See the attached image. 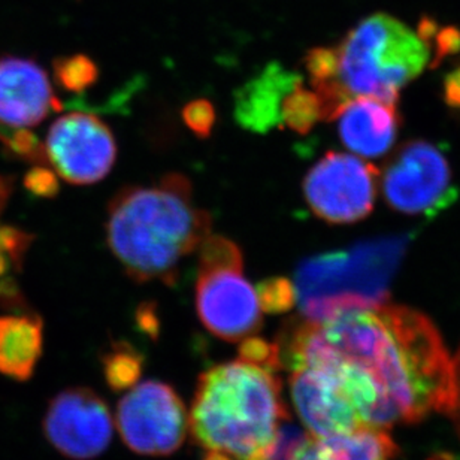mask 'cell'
Returning a JSON list of instances; mask_svg holds the SVG:
<instances>
[{"label": "cell", "instance_id": "obj_3", "mask_svg": "<svg viewBox=\"0 0 460 460\" xmlns=\"http://www.w3.org/2000/svg\"><path fill=\"white\" fill-rule=\"evenodd\" d=\"M288 419L277 371L236 358L199 376L189 429L207 452L268 460Z\"/></svg>", "mask_w": 460, "mask_h": 460}, {"label": "cell", "instance_id": "obj_19", "mask_svg": "<svg viewBox=\"0 0 460 460\" xmlns=\"http://www.w3.org/2000/svg\"><path fill=\"white\" fill-rule=\"evenodd\" d=\"M322 119L320 101L314 90L297 84L281 103V123L296 133H308Z\"/></svg>", "mask_w": 460, "mask_h": 460}, {"label": "cell", "instance_id": "obj_23", "mask_svg": "<svg viewBox=\"0 0 460 460\" xmlns=\"http://www.w3.org/2000/svg\"><path fill=\"white\" fill-rule=\"evenodd\" d=\"M239 358L256 363L272 371L281 369L279 344H270L259 337H248L243 340L239 347Z\"/></svg>", "mask_w": 460, "mask_h": 460}, {"label": "cell", "instance_id": "obj_14", "mask_svg": "<svg viewBox=\"0 0 460 460\" xmlns=\"http://www.w3.org/2000/svg\"><path fill=\"white\" fill-rule=\"evenodd\" d=\"M335 119L344 146L367 159L389 153L401 123L396 105L374 98L351 99Z\"/></svg>", "mask_w": 460, "mask_h": 460}, {"label": "cell", "instance_id": "obj_22", "mask_svg": "<svg viewBox=\"0 0 460 460\" xmlns=\"http://www.w3.org/2000/svg\"><path fill=\"white\" fill-rule=\"evenodd\" d=\"M419 36L423 42H428L430 38L435 40V56L430 66H437L444 58L450 54L457 53L460 49V31L456 27H444L439 29L432 20L425 18L419 27Z\"/></svg>", "mask_w": 460, "mask_h": 460}, {"label": "cell", "instance_id": "obj_21", "mask_svg": "<svg viewBox=\"0 0 460 460\" xmlns=\"http://www.w3.org/2000/svg\"><path fill=\"white\" fill-rule=\"evenodd\" d=\"M261 311L268 314H281L292 310L296 301V288L284 277H272L261 281L256 288Z\"/></svg>", "mask_w": 460, "mask_h": 460}, {"label": "cell", "instance_id": "obj_20", "mask_svg": "<svg viewBox=\"0 0 460 460\" xmlns=\"http://www.w3.org/2000/svg\"><path fill=\"white\" fill-rule=\"evenodd\" d=\"M54 75L58 84L72 93H81L98 81V65L84 54L58 58L54 62Z\"/></svg>", "mask_w": 460, "mask_h": 460}, {"label": "cell", "instance_id": "obj_18", "mask_svg": "<svg viewBox=\"0 0 460 460\" xmlns=\"http://www.w3.org/2000/svg\"><path fill=\"white\" fill-rule=\"evenodd\" d=\"M103 376L114 392L137 385L144 367V358L128 342H117L103 356Z\"/></svg>", "mask_w": 460, "mask_h": 460}, {"label": "cell", "instance_id": "obj_29", "mask_svg": "<svg viewBox=\"0 0 460 460\" xmlns=\"http://www.w3.org/2000/svg\"><path fill=\"white\" fill-rule=\"evenodd\" d=\"M204 460H234L232 457L227 456V455H223V453L218 452H208L205 455Z\"/></svg>", "mask_w": 460, "mask_h": 460}, {"label": "cell", "instance_id": "obj_2", "mask_svg": "<svg viewBox=\"0 0 460 460\" xmlns=\"http://www.w3.org/2000/svg\"><path fill=\"white\" fill-rule=\"evenodd\" d=\"M209 234L211 217L195 204L182 173H168L153 186L124 187L108 207V245L137 283H175L181 261Z\"/></svg>", "mask_w": 460, "mask_h": 460}, {"label": "cell", "instance_id": "obj_1", "mask_svg": "<svg viewBox=\"0 0 460 460\" xmlns=\"http://www.w3.org/2000/svg\"><path fill=\"white\" fill-rule=\"evenodd\" d=\"M281 367L328 372L367 428L389 429L452 410L455 358L429 317L408 306L349 308L288 324Z\"/></svg>", "mask_w": 460, "mask_h": 460}, {"label": "cell", "instance_id": "obj_24", "mask_svg": "<svg viewBox=\"0 0 460 460\" xmlns=\"http://www.w3.org/2000/svg\"><path fill=\"white\" fill-rule=\"evenodd\" d=\"M182 119L196 137H208L216 124V108L207 99H196L182 110Z\"/></svg>", "mask_w": 460, "mask_h": 460}, {"label": "cell", "instance_id": "obj_9", "mask_svg": "<svg viewBox=\"0 0 460 460\" xmlns=\"http://www.w3.org/2000/svg\"><path fill=\"white\" fill-rule=\"evenodd\" d=\"M47 164L75 186L107 177L117 157L111 128L96 115L69 112L54 121L44 144Z\"/></svg>", "mask_w": 460, "mask_h": 460}, {"label": "cell", "instance_id": "obj_10", "mask_svg": "<svg viewBox=\"0 0 460 460\" xmlns=\"http://www.w3.org/2000/svg\"><path fill=\"white\" fill-rule=\"evenodd\" d=\"M243 265H199L196 311L214 337L243 341L263 323L256 288L243 274Z\"/></svg>", "mask_w": 460, "mask_h": 460}, {"label": "cell", "instance_id": "obj_13", "mask_svg": "<svg viewBox=\"0 0 460 460\" xmlns=\"http://www.w3.org/2000/svg\"><path fill=\"white\" fill-rule=\"evenodd\" d=\"M290 371L293 405L310 435L332 437L367 428L328 372L313 365Z\"/></svg>", "mask_w": 460, "mask_h": 460}, {"label": "cell", "instance_id": "obj_15", "mask_svg": "<svg viewBox=\"0 0 460 460\" xmlns=\"http://www.w3.org/2000/svg\"><path fill=\"white\" fill-rule=\"evenodd\" d=\"M302 78L270 65L261 76L250 81L236 98V119L254 132H268L281 123V103L286 94L301 84Z\"/></svg>", "mask_w": 460, "mask_h": 460}, {"label": "cell", "instance_id": "obj_16", "mask_svg": "<svg viewBox=\"0 0 460 460\" xmlns=\"http://www.w3.org/2000/svg\"><path fill=\"white\" fill-rule=\"evenodd\" d=\"M44 349V322L35 313L0 317V376L31 380Z\"/></svg>", "mask_w": 460, "mask_h": 460}, {"label": "cell", "instance_id": "obj_28", "mask_svg": "<svg viewBox=\"0 0 460 460\" xmlns=\"http://www.w3.org/2000/svg\"><path fill=\"white\" fill-rule=\"evenodd\" d=\"M13 191V182L9 178L0 175V216L4 213V207L8 204L9 196Z\"/></svg>", "mask_w": 460, "mask_h": 460}, {"label": "cell", "instance_id": "obj_5", "mask_svg": "<svg viewBox=\"0 0 460 460\" xmlns=\"http://www.w3.org/2000/svg\"><path fill=\"white\" fill-rule=\"evenodd\" d=\"M405 243V239H385L305 261L297 270L296 288L304 317L320 320L338 311L385 304Z\"/></svg>", "mask_w": 460, "mask_h": 460}, {"label": "cell", "instance_id": "obj_17", "mask_svg": "<svg viewBox=\"0 0 460 460\" xmlns=\"http://www.w3.org/2000/svg\"><path fill=\"white\" fill-rule=\"evenodd\" d=\"M394 453L387 430L360 428L332 437L305 435L290 460H392Z\"/></svg>", "mask_w": 460, "mask_h": 460}, {"label": "cell", "instance_id": "obj_12", "mask_svg": "<svg viewBox=\"0 0 460 460\" xmlns=\"http://www.w3.org/2000/svg\"><path fill=\"white\" fill-rule=\"evenodd\" d=\"M49 75L29 58H0V141L9 146L17 132L62 111Z\"/></svg>", "mask_w": 460, "mask_h": 460}, {"label": "cell", "instance_id": "obj_27", "mask_svg": "<svg viewBox=\"0 0 460 460\" xmlns=\"http://www.w3.org/2000/svg\"><path fill=\"white\" fill-rule=\"evenodd\" d=\"M455 369H456V399H455V403H453L448 416L452 417L453 421H455L457 434L460 437V349H457L456 358H455Z\"/></svg>", "mask_w": 460, "mask_h": 460}, {"label": "cell", "instance_id": "obj_26", "mask_svg": "<svg viewBox=\"0 0 460 460\" xmlns=\"http://www.w3.org/2000/svg\"><path fill=\"white\" fill-rule=\"evenodd\" d=\"M444 101L448 107L460 110V66L450 72L444 80Z\"/></svg>", "mask_w": 460, "mask_h": 460}, {"label": "cell", "instance_id": "obj_4", "mask_svg": "<svg viewBox=\"0 0 460 460\" xmlns=\"http://www.w3.org/2000/svg\"><path fill=\"white\" fill-rule=\"evenodd\" d=\"M335 49V76L314 92L322 121H332L354 98H374L396 105L403 85L429 63L428 45L403 22L387 13L365 18Z\"/></svg>", "mask_w": 460, "mask_h": 460}, {"label": "cell", "instance_id": "obj_25", "mask_svg": "<svg viewBox=\"0 0 460 460\" xmlns=\"http://www.w3.org/2000/svg\"><path fill=\"white\" fill-rule=\"evenodd\" d=\"M27 190L40 198H53L60 190L58 173L53 169L47 168L44 164H38L36 168L31 169L24 178Z\"/></svg>", "mask_w": 460, "mask_h": 460}, {"label": "cell", "instance_id": "obj_8", "mask_svg": "<svg viewBox=\"0 0 460 460\" xmlns=\"http://www.w3.org/2000/svg\"><path fill=\"white\" fill-rule=\"evenodd\" d=\"M378 171L372 164L331 151L304 178V196L324 222L349 225L367 217L376 204Z\"/></svg>", "mask_w": 460, "mask_h": 460}, {"label": "cell", "instance_id": "obj_11", "mask_svg": "<svg viewBox=\"0 0 460 460\" xmlns=\"http://www.w3.org/2000/svg\"><path fill=\"white\" fill-rule=\"evenodd\" d=\"M42 428L49 444L74 460L101 456L111 443L114 429L107 403L87 387H71L56 394Z\"/></svg>", "mask_w": 460, "mask_h": 460}, {"label": "cell", "instance_id": "obj_7", "mask_svg": "<svg viewBox=\"0 0 460 460\" xmlns=\"http://www.w3.org/2000/svg\"><path fill=\"white\" fill-rule=\"evenodd\" d=\"M381 187L390 208L408 216L434 217L457 199L446 155L426 141L408 142L394 155Z\"/></svg>", "mask_w": 460, "mask_h": 460}, {"label": "cell", "instance_id": "obj_6", "mask_svg": "<svg viewBox=\"0 0 460 460\" xmlns=\"http://www.w3.org/2000/svg\"><path fill=\"white\" fill-rule=\"evenodd\" d=\"M117 428L124 444L144 456H169L186 441L189 416L172 385L146 380L117 405Z\"/></svg>", "mask_w": 460, "mask_h": 460}]
</instances>
